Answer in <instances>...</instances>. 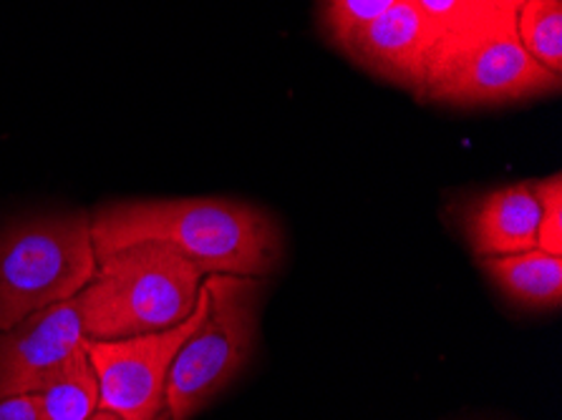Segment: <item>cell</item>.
I'll list each match as a JSON object with an SVG mask.
<instances>
[{
    "instance_id": "cell-2",
    "label": "cell",
    "mask_w": 562,
    "mask_h": 420,
    "mask_svg": "<svg viewBox=\"0 0 562 420\" xmlns=\"http://www.w3.org/2000/svg\"><path fill=\"white\" fill-rule=\"evenodd\" d=\"M200 264L165 242H139L99 257L97 272L76 295L89 340H122L161 332L194 313Z\"/></svg>"
},
{
    "instance_id": "cell-10",
    "label": "cell",
    "mask_w": 562,
    "mask_h": 420,
    "mask_svg": "<svg viewBox=\"0 0 562 420\" xmlns=\"http://www.w3.org/2000/svg\"><path fill=\"white\" fill-rule=\"evenodd\" d=\"M482 270L509 299L525 307H558L562 299V257L535 250L482 257Z\"/></svg>"
},
{
    "instance_id": "cell-9",
    "label": "cell",
    "mask_w": 562,
    "mask_h": 420,
    "mask_svg": "<svg viewBox=\"0 0 562 420\" xmlns=\"http://www.w3.org/2000/svg\"><path fill=\"white\" fill-rule=\"evenodd\" d=\"M462 229L480 260L535 250L540 229V202L535 194V182L497 186L474 196L462 212Z\"/></svg>"
},
{
    "instance_id": "cell-6",
    "label": "cell",
    "mask_w": 562,
    "mask_h": 420,
    "mask_svg": "<svg viewBox=\"0 0 562 420\" xmlns=\"http://www.w3.org/2000/svg\"><path fill=\"white\" fill-rule=\"evenodd\" d=\"M210 295L200 290L194 313L177 328L122 340H89L87 355L99 381V410L122 420H157L167 413V375L184 340L207 315Z\"/></svg>"
},
{
    "instance_id": "cell-18",
    "label": "cell",
    "mask_w": 562,
    "mask_h": 420,
    "mask_svg": "<svg viewBox=\"0 0 562 420\" xmlns=\"http://www.w3.org/2000/svg\"><path fill=\"white\" fill-rule=\"evenodd\" d=\"M499 3H502V5H507V8H515V11H517V8L522 5L525 0H499Z\"/></svg>"
},
{
    "instance_id": "cell-17",
    "label": "cell",
    "mask_w": 562,
    "mask_h": 420,
    "mask_svg": "<svg viewBox=\"0 0 562 420\" xmlns=\"http://www.w3.org/2000/svg\"><path fill=\"white\" fill-rule=\"evenodd\" d=\"M89 420H122V418H116L114 413H106V410H97V413H93ZM157 420H169V416L165 413V416H159Z\"/></svg>"
},
{
    "instance_id": "cell-12",
    "label": "cell",
    "mask_w": 562,
    "mask_h": 420,
    "mask_svg": "<svg viewBox=\"0 0 562 420\" xmlns=\"http://www.w3.org/2000/svg\"><path fill=\"white\" fill-rule=\"evenodd\" d=\"M515 25L527 54L562 76V0H525L515 13Z\"/></svg>"
},
{
    "instance_id": "cell-15",
    "label": "cell",
    "mask_w": 562,
    "mask_h": 420,
    "mask_svg": "<svg viewBox=\"0 0 562 420\" xmlns=\"http://www.w3.org/2000/svg\"><path fill=\"white\" fill-rule=\"evenodd\" d=\"M535 194L540 202L538 250L562 257V177L552 174L535 182Z\"/></svg>"
},
{
    "instance_id": "cell-13",
    "label": "cell",
    "mask_w": 562,
    "mask_h": 420,
    "mask_svg": "<svg viewBox=\"0 0 562 420\" xmlns=\"http://www.w3.org/2000/svg\"><path fill=\"white\" fill-rule=\"evenodd\" d=\"M414 3L419 5L424 19L434 25L439 36L470 31L507 8L499 0H414Z\"/></svg>"
},
{
    "instance_id": "cell-1",
    "label": "cell",
    "mask_w": 562,
    "mask_h": 420,
    "mask_svg": "<svg viewBox=\"0 0 562 420\" xmlns=\"http://www.w3.org/2000/svg\"><path fill=\"white\" fill-rule=\"evenodd\" d=\"M97 260L122 247L165 242L207 274L266 277L283 257V231L270 212L225 196L112 202L91 214Z\"/></svg>"
},
{
    "instance_id": "cell-11",
    "label": "cell",
    "mask_w": 562,
    "mask_h": 420,
    "mask_svg": "<svg viewBox=\"0 0 562 420\" xmlns=\"http://www.w3.org/2000/svg\"><path fill=\"white\" fill-rule=\"evenodd\" d=\"M33 398H36L38 420H89L97 413L99 381L91 367L87 348Z\"/></svg>"
},
{
    "instance_id": "cell-3",
    "label": "cell",
    "mask_w": 562,
    "mask_h": 420,
    "mask_svg": "<svg viewBox=\"0 0 562 420\" xmlns=\"http://www.w3.org/2000/svg\"><path fill=\"white\" fill-rule=\"evenodd\" d=\"M513 8L434 46L422 101L454 109L505 106L555 97L562 76L540 66L519 43Z\"/></svg>"
},
{
    "instance_id": "cell-7",
    "label": "cell",
    "mask_w": 562,
    "mask_h": 420,
    "mask_svg": "<svg viewBox=\"0 0 562 420\" xmlns=\"http://www.w3.org/2000/svg\"><path fill=\"white\" fill-rule=\"evenodd\" d=\"M87 348L76 297L25 317L0 332V400L36 396Z\"/></svg>"
},
{
    "instance_id": "cell-8",
    "label": "cell",
    "mask_w": 562,
    "mask_h": 420,
    "mask_svg": "<svg viewBox=\"0 0 562 420\" xmlns=\"http://www.w3.org/2000/svg\"><path fill=\"white\" fill-rule=\"evenodd\" d=\"M439 33L414 0H398L376 19L338 43V50L361 71L414 93L422 101Z\"/></svg>"
},
{
    "instance_id": "cell-4",
    "label": "cell",
    "mask_w": 562,
    "mask_h": 420,
    "mask_svg": "<svg viewBox=\"0 0 562 420\" xmlns=\"http://www.w3.org/2000/svg\"><path fill=\"white\" fill-rule=\"evenodd\" d=\"M91 214H46L0 231V332L81 293L97 272Z\"/></svg>"
},
{
    "instance_id": "cell-14",
    "label": "cell",
    "mask_w": 562,
    "mask_h": 420,
    "mask_svg": "<svg viewBox=\"0 0 562 420\" xmlns=\"http://www.w3.org/2000/svg\"><path fill=\"white\" fill-rule=\"evenodd\" d=\"M398 0H318V25L330 46L351 36Z\"/></svg>"
},
{
    "instance_id": "cell-5",
    "label": "cell",
    "mask_w": 562,
    "mask_h": 420,
    "mask_svg": "<svg viewBox=\"0 0 562 420\" xmlns=\"http://www.w3.org/2000/svg\"><path fill=\"white\" fill-rule=\"evenodd\" d=\"M207 315L184 340L167 375L169 420H192L248 365L258 336L260 285L237 274H207Z\"/></svg>"
},
{
    "instance_id": "cell-16",
    "label": "cell",
    "mask_w": 562,
    "mask_h": 420,
    "mask_svg": "<svg viewBox=\"0 0 562 420\" xmlns=\"http://www.w3.org/2000/svg\"><path fill=\"white\" fill-rule=\"evenodd\" d=\"M0 420H38L36 398L13 396L0 400Z\"/></svg>"
}]
</instances>
